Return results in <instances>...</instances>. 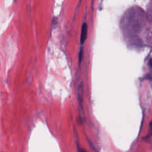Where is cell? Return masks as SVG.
I'll use <instances>...</instances> for the list:
<instances>
[{
  "label": "cell",
  "instance_id": "3957f363",
  "mask_svg": "<svg viewBox=\"0 0 152 152\" xmlns=\"http://www.w3.org/2000/svg\"><path fill=\"white\" fill-rule=\"evenodd\" d=\"M149 65L150 67H152V59H151L150 61H149Z\"/></svg>",
  "mask_w": 152,
  "mask_h": 152
},
{
  "label": "cell",
  "instance_id": "6da1fadb",
  "mask_svg": "<svg viewBox=\"0 0 152 152\" xmlns=\"http://www.w3.org/2000/svg\"><path fill=\"white\" fill-rule=\"evenodd\" d=\"M88 32V27L86 23H84L81 26V36H80V42L83 45L86 41L87 37Z\"/></svg>",
  "mask_w": 152,
  "mask_h": 152
},
{
  "label": "cell",
  "instance_id": "7a4b0ae2",
  "mask_svg": "<svg viewBox=\"0 0 152 152\" xmlns=\"http://www.w3.org/2000/svg\"><path fill=\"white\" fill-rule=\"evenodd\" d=\"M82 55H83V50L82 49L80 50V54H79V63L81 62V59H82Z\"/></svg>",
  "mask_w": 152,
  "mask_h": 152
}]
</instances>
